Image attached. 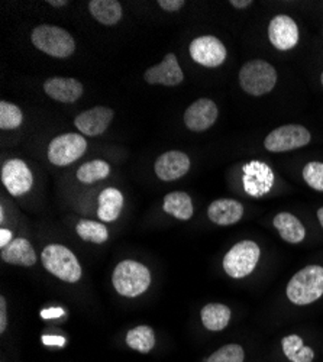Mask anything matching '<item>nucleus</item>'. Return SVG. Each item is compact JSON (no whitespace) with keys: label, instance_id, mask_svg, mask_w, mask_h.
<instances>
[{"label":"nucleus","instance_id":"obj_1","mask_svg":"<svg viewBox=\"0 0 323 362\" xmlns=\"http://www.w3.org/2000/svg\"><path fill=\"white\" fill-rule=\"evenodd\" d=\"M287 298L296 306H307L323 296V267L307 265L293 276L286 288Z\"/></svg>","mask_w":323,"mask_h":362},{"label":"nucleus","instance_id":"obj_2","mask_svg":"<svg viewBox=\"0 0 323 362\" xmlns=\"http://www.w3.org/2000/svg\"><path fill=\"white\" fill-rule=\"evenodd\" d=\"M112 283L121 296L138 297L148 290L151 284V273L143 264L128 259L116 265Z\"/></svg>","mask_w":323,"mask_h":362},{"label":"nucleus","instance_id":"obj_3","mask_svg":"<svg viewBox=\"0 0 323 362\" xmlns=\"http://www.w3.org/2000/svg\"><path fill=\"white\" fill-rule=\"evenodd\" d=\"M44 268L66 283H77L81 279V265L76 255L66 247L52 244L42 251Z\"/></svg>","mask_w":323,"mask_h":362},{"label":"nucleus","instance_id":"obj_4","mask_svg":"<svg viewBox=\"0 0 323 362\" xmlns=\"http://www.w3.org/2000/svg\"><path fill=\"white\" fill-rule=\"evenodd\" d=\"M277 83L276 69L264 59L248 62L240 71V84L244 92L259 98L270 93Z\"/></svg>","mask_w":323,"mask_h":362},{"label":"nucleus","instance_id":"obj_5","mask_svg":"<svg viewBox=\"0 0 323 362\" xmlns=\"http://www.w3.org/2000/svg\"><path fill=\"white\" fill-rule=\"evenodd\" d=\"M31 40L40 51L55 58H67L76 49V42L66 29L52 25L34 28Z\"/></svg>","mask_w":323,"mask_h":362},{"label":"nucleus","instance_id":"obj_6","mask_svg":"<svg viewBox=\"0 0 323 362\" xmlns=\"http://www.w3.org/2000/svg\"><path fill=\"white\" fill-rule=\"evenodd\" d=\"M261 250L254 240H241L233 245L223 258L225 273L232 279H244L255 269Z\"/></svg>","mask_w":323,"mask_h":362},{"label":"nucleus","instance_id":"obj_7","mask_svg":"<svg viewBox=\"0 0 323 362\" xmlns=\"http://www.w3.org/2000/svg\"><path fill=\"white\" fill-rule=\"evenodd\" d=\"M87 149L86 139L78 134H64L51 141L48 160L57 167H66L77 161Z\"/></svg>","mask_w":323,"mask_h":362},{"label":"nucleus","instance_id":"obj_8","mask_svg":"<svg viewBox=\"0 0 323 362\" xmlns=\"http://www.w3.org/2000/svg\"><path fill=\"white\" fill-rule=\"evenodd\" d=\"M312 135L302 125H284L273 132L264 141V145L271 153H286L310 144Z\"/></svg>","mask_w":323,"mask_h":362},{"label":"nucleus","instance_id":"obj_9","mask_svg":"<svg viewBox=\"0 0 323 362\" xmlns=\"http://www.w3.org/2000/svg\"><path fill=\"white\" fill-rule=\"evenodd\" d=\"M190 57L194 63L213 69L225 63L226 48L216 37L204 35L192 41Z\"/></svg>","mask_w":323,"mask_h":362},{"label":"nucleus","instance_id":"obj_10","mask_svg":"<svg viewBox=\"0 0 323 362\" xmlns=\"http://www.w3.org/2000/svg\"><path fill=\"white\" fill-rule=\"evenodd\" d=\"M2 183L12 196L19 197L33 189L34 177L22 160L12 158L2 167Z\"/></svg>","mask_w":323,"mask_h":362},{"label":"nucleus","instance_id":"obj_11","mask_svg":"<svg viewBox=\"0 0 323 362\" xmlns=\"http://www.w3.org/2000/svg\"><path fill=\"white\" fill-rule=\"evenodd\" d=\"M242 185L247 194L261 197L267 194L274 185L273 170L261 161H251L242 167Z\"/></svg>","mask_w":323,"mask_h":362},{"label":"nucleus","instance_id":"obj_12","mask_svg":"<svg viewBox=\"0 0 323 362\" xmlns=\"http://www.w3.org/2000/svg\"><path fill=\"white\" fill-rule=\"evenodd\" d=\"M269 38L278 51H288L299 42L298 23L287 15H277L269 25Z\"/></svg>","mask_w":323,"mask_h":362},{"label":"nucleus","instance_id":"obj_13","mask_svg":"<svg viewBox=\"0 0 323 362\" xmlns=\"http://www.w3.org/2000/svg\"><path fill=\"white\" fill-rule=\"evenodd\" d=\"M219 116L218 106L211 99H199L184 113V124L193 132H203L209 129Z\"/></svg>","mask_w":323,"mask_h":362},{"label":"nucleus","instance_id":"obj_14","mask_svg":"<svg viewBox=\"0 0 323 362\" xmlns=\"http://www.w3.org/2000/svg\"><path fill=\"white\" fill-rule=\"evenodd\" d=\"M145 81L148 84H161V86H179L184 80V74L174 54H167L163 62L143 74Z\"/></svg>","mask_w":323,"mask_h":362},{"label":"nucleus","instance_id":"obj_15","mask_svg":"<svg viewBox=\"0 0 323 362\" xmlns=\"http://www.w3.org/2000/svg\"><path fill=\"white\" fill-rule=\"evenodd\" d=\"M112 119H113L112 109L105 106H96L80 113L74 120V125L78 129V132L87 136H98V135H102L109 128Z\"/></svg>","mask_w":323,"mask_h":362},{"label":"nucleus","instance_id":"obj_16","mask_svg":"<svg viewBox=\"0 0 323 362\" xmlns=\"http://www.w3.org/2000/svg\"><path fill=\"white\" fill-rule=\"evenodd\" d=\"M154 170L163 181L179 180L189 173L190 158L180 151H168L157 158Z\"/></svg>","mask_w":323,"mask_h":362},{"label":"nucleus","instance_id":"obj_17","mask_svg":"<svg viewBox=\"0 0 323 362\" xmlns=\"http://www.w3.org/2000/svg\"><path fill=\"white\" fill-rule=\"evenodd\" d=\"M45 93L61 103H74L83 96V84L76 78L52 77L44 84Z\"/></svg>","mask_w":323,"mask_h":362},{"label":"nucleus","instance_id":"obj_18","mask_svg":"<svg viewBox=\"0 0 323 362\" xmlns=\"http://www.w3.org/2000/svg\"><path fill=\"white\" fill-rule=\"evenodd\" d=\"M209 219L219 226H229L238 223L244 216V206L233 199H218L211 203L208 209Z\"/></svg>","mask_w":323,"mask_h":362},{"label":"nucleus","instance_id":"obj_19","mask_svg":"<svg viewBox=\"0 0 323 362\" xmlns=\"http://www.w3.org/2000/svg\"><path fill=\"white\" fill-rule=\"evenodd\" d=\"M0 257H2V259L8 264L22 267H33L37 262V254L31 243L25 238L13 239L9 245L2 248Z\"/></svg>","mask_w":323,"mask_h":362},{"label":"nucleus","instance_id":"obj_20","mask_svg":"<svg viewBox=\"0 0 323 362\" xmlns=\"http://www.w3.org/2000/svg\"><path fill=\"white\" fill-rule=\"evenodd\" d=\"M124 207V194L116 189H105L99 196L98 216L102 222H114Z\"/></svg>","mask_w":323,"mask_h":362},{"label":"nucleus","instance_id":"obj_21","mask_svg":"<svg viewBox=\"0 0 323 362\" xmlns=\"http://www.w3.org/2000/svg\"><path fill=\"white\" fill-rule=\"evenodd\" d=\"M274 226L280 236L288 244H300L306 238V229L303 223L291 214L283 212L274 218Z\"/></svg>","mask_w":323,"mask_h":362},{"label":"nucleus","instance_id":"obj_22","mask_svg":"<svg viewBox=\"0 0 323 362\" xmlns=\"http://www.w3.org/2000/svg\"><path fill=\"white\" fill-rule=\"evenodd\" d=\"M164 212L180 221L192 219L194 209L192 199L184 192H172L164 197Z\"/></svg>","mask_w":323,"mask_h":362},{"label":"nucleus","instance_id":"obj_23","mask_svg":"<svg viewBox=\"0 0 323 362\" xmlns=\"http://www.w3.org/2000/svg\"><path fill=\"white\" fill-rule=\"evenodd\" d=\"M89 11L102 25H116L122 19V6L117 0H92Z\"/></svg>","mask_w":323,"mask_h":362},{"label":"nucleus","instance_id":"obj_24","mask_svg":"<svg viewBox=\"0 0 323 362\" xmlns=\"http://www.w3.org/2000/svg\"><path fill=\"white\" fill-rule=\"evenodd\" d=\"M200 316L204 327L213 332H219L229 325L230 309L221 303H211L201 309Z\"/></svg>","mask_w":323,"mask_h":362},{"label":"nucleus","instance_id":"obj_25","mask_svg":"<svg viewBox=\"0 0 323 362\" xmlns=\"http://www.w3.org/2000/svg\"><path fill=\"white\" fill-rule=\"evenodd\" d=\"M127 344L141 354H148L155 346V334L153 327L136 326L131 329L127 335Z\"/></svg>","mask_w":323,"mask_h":362},{"label":"nucleus","instance_id":"obj_26","mask_svg":"<svg viewBox=\"0 0 323 362\" xmlns=\"http://www.w3.org/2000/svg\"><path fill=\"white\" fill-rule=\"evenodd\" d=\"M283 352L291 362H312L315 352L312 348L303 344V339L298 335H288L283 338Z\"/></svg>","mask_w":323,"mask_h":362},{"label":"nucleus","instance_id":"obj_27","mask_svg":"<svg viewBox=\"0 0 323 362\" xmlns=\"http://www.w3.org/2000/svg\"><path fill=\"white\" fill-rule=\"evenodd\" d=\"M76 232L83 240H87V243H93V244H105L109 239L107 228L95 221H86V219L80 221L76 226Z\"/></svg>","mask_w":323,"mask_h":362},{"label":"nucleus","instance_id":"obj_28","mask_svg":"<svg viewBox=\"0 0 323 362\" xmlns=\"http://www.w3.org/2000/svg\"><path fill=\"white\" fill-rule=\"evenodd\" d=\"M110 165L103 160H93L90 163L83 164L77 170V178L84 185H92L95 181L103 180L109 175Z\"/></svg>","mask_w":323,"mask_h":362},{"label":"nucleus","instance_id":"obj_29","mask_svg":"<svg viewBox=\"0 0 323 362\" xmlns=\"http://www.w3.org/2000/svg\"><path fill=\"white\" fill-rule=\"evenodd\" d=\"M23 122V115L18 106L9 102L0 103V129H16Z\"/></svg>","mask_w":323,"mask_h":362},{"label":"nucleus","instance_id":"obj_30","mask_svg":"<svg viewBox=\"0 0 323 362\" xmlns=\"http://www.w3.org/2000/svg\"><path fill=\"white\" fill-rule=\"evenodd\" d=\"M245 352L238 344H228L213 352L206 362H244Z\"/></svg>","mask_w":323,"mask_h":362},{"label":"nucleus","instance_id":"obj_31","mask_svg":"<svg viewBox=\"0 0 323 362\" xmlns=\"http://www.w3.org/2000/svg\"><path fill=\"white\" fill-rule=\"evenodd\" d=\"M303 178L316 192H323V163H309L303 168Z\"/></svg>","mask_w":323,"mask_h":362},{"label":"nucleus","instance_id":"obj_32","mask_svg":"<svg viewBox=\"0 0 323 362\" xmlns=\"http://www.w3.org/2000/svg\"><path fill=\"white\" fill-rule=\"evenodd\" d=\"M158 5L167 12H177L186 5V2L184 0H160Z\"/></svg>","mask_w":323,"mask_h":362},{"label":"nucleus","instance_id":"obj_33","mask_svg":"<svg viewBox=\"0 0 323 362\" xmlns=\"http://www.w3.org/2000/svg\"><path fill=\"white\" fill-rule=\"evenodd\" d=\"M8 326V313H6V298L2 296L0 297V332L6 330Z\"/></svg>","mask_w":323,"mask_h":362},{"label":"nucleus","instance_id":"obj_34","mask_svg":"<svg viewBox=\"0 0 323 362\" xmlns=\"http://www.w3.org/2000/svg\"><path fill=\"white\" fill-rule=\"evenodd\" d=\"M12 232L9 229H2L0 230V248H5L12 243Z\"/></svg>","mask_w":323,"mask_h":362},{"label":"nucleus","instance_id":"obj_35","mask_svg":"<svg viewBox=\"0 0 323 362\" xmlns=\"http://www.w3.org/2000/svg\"><path fill=\"white\" fill-rule=\"evenodd\" d=\"M230 5L237 9H245L252 5L251 0H230Z\"/></svg>","mask_w":323,"mask_h":362},{"label":"nucleus","instance_id":"obj_36","mask_svg":"<svg viewBox=\"0 0 323 362\" xmlns=\"http://www.w3.org/2000/svg\"><path fill=\"white\" fill-rule=\"evenodd\" d=\"M64 312L61 310V309H52V310H45V312H42V316L45 317V319H49L51 316H61Z\"/></svg>","mask_w":323,"mask_h":362},{"label":"nucleus","instance_id":"obj_37","mask_svg":"<svg viewBox=\"0 0 323 362\" xmlns=\"http://www.w3.org/2000/svg\"><path fill=\"white\" fill-rule=\"evenodd\" d=\"M47 4L51 5V6H64V5H69L67 0H48Z\"/></svg>","mask_w":323,"mask_h":362},{"label":"nucleus","instance_id":"obj_38","mask_svg":"<svg viewBox=\"0 0 323 362\" xmlns=\"http://www.w3.org/2000/svg\"><path fill=\"white\" fill-rule=\"evenodd\" d=\"M317 219H319V222H320V225H322V228H323V207H320V209L317 210Z\"/></svg>","mask_w":323,"mask_h":362},{"label":"nucleus","instance_id":"obj_39","mask_svg":"<svg viewBox=\"0 0 323 362\" xmlns=\"http://www.w3.org/2000/svg\"><path fill=\"white\" fill-rule=\"evenodd\" d=\"M4 218H5V215H4V209H0V222H4Z\"/></svg>","mask_w":323,"mask_h":362},{"label":"nucleus","instance_id":"obj_40","mask_svg":"<svg viewBox=\"0 0 323 362\" xmlns=\"http://www.w3.org/2000/svg\"><path fill=\"white\" fill-rule=\"evenodd\" d=\"M320 81H322V86H323V73H322V76H320Z\"/></svg>","mask_w":323,"mask_h":362}]
</instances>
